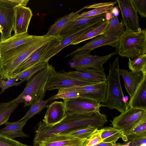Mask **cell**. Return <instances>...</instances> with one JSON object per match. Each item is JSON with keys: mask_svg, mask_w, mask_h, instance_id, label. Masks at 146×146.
Wrapping results in <instances>:
<instances>
[{"mask_svg": "<svg viewBox=\"0 0 146 146\" xmlns=\"http://www.w3.org/2000/svg\"><path fill=\"white\" fill-rule=\"evenodd\" d=\"M107 121V115L100 111L67 116L60 123L52 126H47L40 121L36 127L34 145L38 146L44 139L55 133L70 131L88 126L99 129Z\"/></svg>", "mask_w": 146, "mask_h": 146, "instance_id": "1", "label": "cell"}, {"mask_svg": "<svg viewBox=\"0 0 146 146\" xmlns=\"http://www.w3.org/2000/svg\"><path fill=\"white\" fill-rule=\"evenodd\" d=\"M57 36H37L35 38L12 49L0 56V77L11 78L16 69L32 53Z\"/></svg>", "mask_w": 146, "mask_h": 146, "instance_id": "2", "label": "cell"}, {"mask_svg": "<svg viewBox=\"0 0 146 146\" xmlns=\"http://www.w3.org/2000/svg\"><path fill=\"white\" fill-rule=\"evenodd\" d=\"M119 58L117 56L109 65V73L106 81L107 92L105 101L101 104V107L115 109L121 113L129 108L128 104L125 100L122 89L119 74Z\"/></svg>", "mask_w": 146, "mask_h": 146, "instance_id": "3", "label": "cell"}, {"mask_svg": "<svg viewBox=\"0 0 146 146\" xmlns=\"http://www.w3.org/2000/svg\"><path fill=\"white\" fill-rule=\"evenodd\" d=\"M54 70V67L49 64L27 80L22 92L15 98L8 102L11 104L24 103V108L31 106L34 101L45 91L46 83Z\"/></svg>", "mask_w": 146, "mask_h": 146, "instance_id": "4", "label": "cell"}, {"mask_svg": "<svg viewBox=\"0 0 146 146\" xmlns=\"http://www.w3.org/2000/svg\"><path fill=\"white\" fill-rule=\"evenodd\" d=\"M116 50L120 56L130 59L146 54V29L138 32L126 30L119 38Z\"/></svg>", "mask_w": 146, "mask_h": 146, "instance_id": "5", "label": "cell"}, {"mask_svg": "<svg viewBox=\"0 0 146 146\" xmlns=\"http://www.w3.org/2000/svg\"><path fill=\"white\" fill-rule=\"evenodd\" d=\"M92 50H83L76 52L71 56L72 58L69 62V66L76 70L88 68H93L104 71L103 64L113 56L118 54L116 50L114 52L105 56L92 55Z\"/></svg>", "mask_w": 146, "mask_h": 146, "instance_id": "6", "label": "cell"}, {"mask_svg": "<svg viewBox=\"0 0 146 146\" xmlns=\"http://www.w3.org/2000/svg\"><path fill=\"white\" fill-rule=\"evenodd\" d=\"M146 119V111L130 108L111 121L113 127L121 130L125 135L143 120Z\"/></svg>", "mask_w": 146, "mask_h": 146, "instance_id": "7", "label": "cell"}, {"mask_svg": "<svg viewBox=\"0 0 146 146\" xmlns=\"http://www.w3.org/2000/svg\"><path fill=\"white\" fill-rule=\"evenodd\" d=\"M105 18L94 21L85 25L68 35L62 37L60 45L47 50L42 56L37 63L48 62L49 60L62 49L71 45V43L88 31L99 25L106 21Z\"/></svg>", "mask_w": 146, "mask_h": 146, "instance_id": "8", "label": "cell"}, {"mask_svg": "<svg viewBox=\"0 0 146 146\" xmlns=\"http://www.w3.org/2000/svg\"><path fill=\"white\" fill-rule=\"evenodd\" d=\"M63 100L66 116L99 111L101 107V104L81 96Z\"/></svg>", "mask_w": 146, "mask_h": 146, "instance_id": "9", "label": "cell"}, {"mask_svg": "<svg viewBox=\"0 0 146 146\" xmlns=\"http://www.w3.org/2000/svg\"><path fill=\"white\" fill-rule=\"evenodd\" d=\"M15 6L12 0H0V34L1 40L11 36L13 31Z\"/></svg>", "mask_w": 146, "mask_h": 146, "instance_id": "10", "label": "cell"}, {"mask_svg": "<svg viewBox=\"0 0 146 146\" xmlns=\"http://www.w3.org/2000/svg\"><path fill=\"white\" fill-rule=\"evenodd\" d=\"M108 85L106 81L83 86L65 87L66 90L79 92L81 96L88 98L101 104L106 100Z\"/></svg>", "mask_w": 146, "mask_h": 146, "instance_id": "11", "label": "cell"}, {"mask_svg": "<svg viewBox=\"0 0 146 146\" xmlns=\"http://www.w3.org/2000/svg\"><path fill=\"white\" fill-rule=\"evenodd\" d=\"M96 82H89L65 74L63 72L54 70L48 79L45 90L50 91L74 86H83Z\"/></svg>", "mask_w": 146, "mask_h": 146, "instance_id": "12", "label": "cell"}, {"mask_svg": "<svg viewBox=\"0 0 146 146\" xmlns=\"http://www.w3.org/2000/svg\"><path fill=\"white\" fill-rule=\"evenodd\" d=\"M121 13L122 23L126 30L138 32L142 29L139 25L137 13L130 0H116Z\"/></svg>", "mask_w": 146, "mask_h": 146, "instance_id": "13", "label": "cell"}, {"mask_svg": "<svg viewBox=\"0 0 146 146\" xmlns=\"http://www.w3.org/2000/svg\"><path fill=\"white\" fill-rule=\"evenodd\" d=\"M62 38L61 36H58L34 51L14 71L11 78L15 77L37 64L42 56L47 50L60 45Z\"/></svg>", "mask_w": 146, "mask_h": 146, "instance_id": "14", "label": "cell"}, {"mask_svg": "<svg viewBox=\"0 0 146 146\" xmlns=\"http://www.w3.org/2000/svg\"><path fill=\"white\" fill-rule=\"evenodd\" d=\"M87 139H82L69 135L57 133L44 139L38 146H83Z\"/></svg>", "mask_w": 146, "mask_h": 146, "instance_id": "15", "label": "cell"}, {"mask_svg": "<svg viewBox=\"0 0 146 146\" xmlns=\"http://www.w3.org/2000/svg\"><path fill=\"white\" fill-rule=\"evenodd\" d=\"M15 18L13 26L14 34L28 33L29 25L33 15L29 7L17 6L14 7Z\"/></svg>", "mask_w": 146, "mask_h": 146, "instance_id": "16", "label": "cell"}, {"mask_svg": "<svg viewBox=\"0 0 146 146\" xmlns=\"http://www.w3.org/2000/svg\"><path fill=\"white\" fill-rule=\"evenodd\" d=\"M67 116L64 103L55 101L49 105L42 120L47 126H52L61 122Z\"/></svg>", "mask_w": 146, "mask_h": 146, "instance_id": "17", "label": "cell"}, {"mask_svg": "<svg viewBox=\"0 0 146 146\" xmlns=\"http://www.w3.org/2000/svg\"><path fill=\"white\" fill-rule=\"evenodd\" d=\"M66 75L86 81L99 82L106 81L107 75L104 71L93 68L63 72Z\"/></svg>", "mask_w": 146, "mask_h": 146, "instance_id": "18", "label": "cell"}, {"mask_svg": "<svg viewBox=\"0 0 146 146\" xmlns=\"http://www.w3.org/2000/svg\"><path fill=\"white\" fill-rule=\"evenodd\" d=\"M119 74L123 78L125 89L130 98L146 75L141 72H133L126 69H119Z\"/></svg>", "mask_w": 146, "mask_h": 146, "instance_id": "19", "label": "cell"}, {"mask_svg": "<svg viewBox=\"0 0 146 146\" xmlns=\"http://www.w3.org/2000/svg\"><path fill=\"white\" fill-rule=\"evenodd\" d=\"M37 36L29 35L28 33L14 34L9 38L0 41V56L8 51L27 42Z\"/></svg>", "mask_w": 146, "mask_h": 146, "instance_id": "20", "label": "cell"}, {"mask_svg": "<svg viewBox=\"0 0 146 146\" xmlns=\"http://www.w3.org/2000/svg\"><path fill=\"white\" fill-rule=\"evenodd\" d=\"M119 38H108L103 35H98L86 43L85 45L78 48L66 55L65 57L71 56L72 54L78 52L88 50H93L99 47L105 45L111 46L117 49L118 45Z\"/></svg>", "mask_w": 146, "mask_h": 146, "instance_id": "21", "label": "cell"}, {"mask_svg": "<svg viewBox=\"0 0 146 146\" xmlns=\"http://www.w3.org/2000/svg\"><path fill=\"white\" fill-rule=\"evenodd\" d=\"M105 13H104L97 16L78 19L74 17L67 22L60 31L59 36L64 37L85 25L95 20L105 18Z\"/></svg>", "mask_w": 146, "mask_h": 146, "instance_id": "22", "label": "cell"}, {"mask_svg": "<svg viewBox=\"0 0 146 146\" xmlns=\"http://www.w3.org/2000/svg\"><path fill=\"white\" fill-rule=\"evenodd\" d=\"M130 108L146 111V76L139 84L128 103Z\"/></svg>", "mask_w": 146, "mask_h": 146, "instance_id": "23", "label": "cell"}, {"mask_svg": "<svg viewBox=\"0 0 146 146\" xmlns=\"http://www.w3.org/2000/svg\"><path fill=\"white\" fill-rule=\"evenodd\" d=\"M27 121H17L14 122L8 121L4 124L5 126L0 130V134L11 139L18 137H28L29 135L24 133L23 129Z\"/></svg>", "mask_w": 146, "mask_h": 146, "instance_id": "24", "label": "cell"}, {"mask_svg": "<svg viewBox=\"0 0 146 146\" xmlns=\"http://www.w3.org/2000/svg\"><path fill=\"white\" fill-rule=\"evenodd\" d=\"M117 3L115 0V1L94 3L90 5L86 6H84L85 9H94L89 11L83 12L81 14H78L74 18L78 19L97 16L105 13L110 10Z\"/></svg>", "mask_w": 146, "mask_h": 146, "instance_id": "25", "label": "cell"}, {"mask_svg": "<svg viewBox=\"0 0 146 146\" xmlns=\"http://www.w3.org/2000/svg\"><path fill=\"white\" fill-rule=\"evenodd\" d=\"M46 92V91H44L39 97L34 101L24 116L18 121H28L35 115L39 113L44 109L48 108L49 105L47 104L55 100L54 95L46 100H43Z\"/></svg>", "mask_w": 146, "mask_h": 146, "instance_id": "26", "label": "cell"}, {"mask_svg": "<svg viewBox=\"0 0 146 146\" xmlns=\"http://www.w3.org/2000/svg\"><path fill=\"white\" fill-rule=\"evenodd\" d=\"M84 9V6L75 12H72L58 19L50 27L46 35L48 36H59L60 31L67 22L79 14Z\"/></svg>", "mask_w": 146, "mask_h": 146, "instance_id": "27", "label": "cell"}, {"mask_svg": "<svg viewBox=\"0 0 146 146\" xmlns=\"http://www.w3.org/2000/svg\"><path fill=\"white\" fill-rule=\"evenodd\" d=\"M111 15L109 24L102 35L108 38H119L126 30L118 17Z\"/></svg>", "mask_w": 146, "mask_h": 146, "instance_id": "28", "label": "cell"}, {"mask_svg": "<svg viewBox=\"0 0 146 146\" xmlns=\"http://www.w3.org/2000/svg\"><path fill=\"white\" fill-rule=\"evenodd\" d=\"M102 129L101 136L103 141L116 144V141L121 138L124 141L126 142L125 136L121 130L112 127H106Z\"/></svg>", "mask_w": 146, "mask_h": 146, "instance_id": "29", "label": "cell"}, {"mask_svg": "<svg viewBox=\"0 0 146 146\" xmlns=\"http://www.w3.org/2000/svg\"><path fill=\"white\" fill-rule=\"evenodd\" d=\"M109 22L110 21H106L99 25L88 31L72 42L71 45H76L81 42L102 35L106 29Z\"/></svg>", "mask_w": 146, "mask_h": 146, "instance_id": "30", "label": "cell"}, {"mask_svg": "<svg viewBox=\"0 0 146 146\" xmlns=\"http://www.w3.org/2000/svg\"><path fill=\"white\" fill-rule=\"evenodd\" d=\"M129 70L133 72H142L146 75V54L139 55L132 60L129 59Z\"/></svg>", "mask_w": 146, "mask_h": 146, "instance_id": "31", "label": "cell"}, {"mask_svg": "<svg viewBox=\"0 0 146 146\" xmlns=\"http://www.w3.org/2000/svg\"><path fill=\"white\" fill-rule=\"evenodd\" d=\"M49 64L48 62L37 63L15 77L17 78L18 81L20 80V81L22 83L30 79L36 73L46 67Z\"/></svg>", "mask_w": 146, "mask_h": 146, "instance_id": "32", "label": "cell"}, {"mask_svg": "<svg viewBox=\"0 0 146 146\" xmlns=\"http://www.w3.org/2000/svg\"><path fill=\"white\" fill-rule=\"evenodd\" d=\"M18 104L0 102V126L8 121L11 113L18 106Z\"/></svg>", "mask_w": 146, "mask_h": 146, "instance_id": "33", "label": "cell"}, {"mask_svg": "<svg viewBox=\"0 0 146 146\" xmlns=\"http://www.w3.org/2000/svg\"><path fill=\"white\" fill-rule=\"evenodd\" d=\"M126 142L135 139L146 137V119H145L125 135Z\"/></svg>", "mask_w": 146, "mask_h": 146, "instance_id": "34", "label": "cell"}, {"mask_svg": "<svg viewBox=\"0 0 146 146\" xmlns=\"http://www.w3.org/2000/svg\"><path fill=\"white\" fill-rule=\"evenodd\" d=\"M97 129L91 126L74 129L70 131L59 133L69 135L80 138L85 139L88 138Z\"/></svg>", "mask_w": 146, "mask_h": 146, "instance_id": "35", "label": "cell"}, {"mask_svg": "<svg viewBox=\"0 0 146 146\" xmlns=\"http://www.w3.org/2000/svg\"><path fill=\"white\" fill-rule=\"evenodd\" d=\"M102 131V128L97 129L86 139L83 146H96L103 141L101 136Z\"/></svg>", "mask_w": 146, "mask_h": 146, "instance_id": "36", "label": "cell"}, {"mask_svg": "<svg viewBox=\"0 0 146 146\" xmlns=\"http://www.w3.org/2000/svg\"><path fill=\"white\" fill-rule=\"evenodd\" d=\"M81 94L79 92L66 90L64 88L58 89V93L54 95V99H69L81 96Z\"/></svg>", "mask_w": 146, "mask_h": 146, "instance_id": "37", "label": "cell"}, {"mask_svg": "<svg viewBox=\"0 0 146 146\" xmlns=\"http://www.w3.org/2000/svg\"><path fill=\"white\" fill-rule=\"evenodd\" d=\"M137 12L143 18L146 17V0H130Z\"/></svg>", "mask_w": 146, "mask_h": 146, "instance_id": "38", "label": "cell"}, {"mask_svg": "<svg viewBox=\"0 0 146 146\" xmlns=\"http://www.w3.org/2000/svg\"><path fill=\"white\" fill-rule=\"evenodd\" d=\"M17 81L18 80L16 77L6 80H3L0 77V88H1L0 94L10 87L19 86L22 84L20 81L17 82Z\"/></svg>", "mask_w": 146, "mask_h": 146, "instance_id": "39", "label": "cell"}, {"mask_svg": "<svg viewBox=\"0 0 146 146\" xmlns=\"http://www.w3.org/2000/svg\"><path fill=\"white\" fill-rule=\"evenodd\" d=\"M0 146H30L0 134Z\"/></svg>", "mask_w": 146, "mask_h": 146, "instance_id": "40", "label": "cell"}, {"mask_svg": "<svg viewBox=\"0 0 146 146\" xmlns=\"http://www.w3.org/2000/svg\"><path fill=\"white\" fill-rule=\"evenodd\" d=\"M146 137L140 138L129 141V146H140L143 143H146Z\"/></svg>", "mask_w": 146, "mask_h": 146, "instance_id": "41", "label": "cell"}, {"mask_svg": "<svg viewBox=\"0 0 146 146\" xmlns=\"http://www.w3.org/2000/svg\"><path fill=\"white\" fill-rule=\"evenodd\" d=\"M13 2L17 6L26 7L28 4L29 0H12Z\"/></svg>", "mask_w": 146, "mask_h": 146, "instance_id": "42", "label": "cell"}, {"mask_svg": "<svg viewBox=\"0 0 146 146\" xmlns=\"http://www.w3.org/2000/svg\"><path fill=\"white\" fill-rule=\"evenodd\" d=\"M118 6L112 7L110 10L111 14L117 17L119 15V11Z\"/></svg>", "mask_w": 146, "mask_h": 146, "instance_id": "43", "label": "cell"}, {"mask_svg": "<svg viewBox=\"0 0 146 146\" xmlns=\"http://www.w3.org/2000/svg\"><path fill=\"white\" fill-rule=\"evenodd\" d=\"M117 144H114L111 143L102 141L96 146H117Z\"/></svg>", "mask_w": 146, "mask_h": 146, "instance_id": "44", "label": "cell"}, {"mask_svg": "<svg viewBox=\"0 0 146 146\" xmlns=\"http://www.w3.org/2000/svg\"><path fill=\"white\" fill-rule=\"evenodd\" d=\"M105 18L106 21H109L112 16L111 14L110 10L105 13Z\"/></svg>", "mask_w": 146, "mask_h": 146, "instance_id": "45", "label": "cell"}, {"mask_svg": "<svg viewBox=\"0 0 146 146\" xmlns=\"http://www.w3.org/2000/svg\"><path fill=\"white\" fill-rule=\"evenodd\" d=\"M130 142H128L125 144L123 145H117V146H129Z\"/></svg>", "mask_w": 146, "mask_h": 146, "instance_id": "46", "label": "cell"}, {"mask_svg": "<svg viewBox=\"0 0 146 146\" xmlns=\"http://www.w3.org/2000/svg\"><path fill=\"white\" fill-rule=\"evenodd\" d=\"M140 146H146V143L142 144Z\"/></svg>", "mask_w": 146, "mask_h": 146, "instance_id": "47", "label": "cell"}, {"mask_svg": "<svg viewBox=\"0 0 146 146\" xmlns=\"http://www.w3.org/2000/svg\"><path fill=\"white\" fill-rule=\"evenodd\" d=\"M1 35L0 34V41L1 40Z\"/></svg>", "mask_w": 146, "mask_h": 146, "instance_id": "48", "label": "cell"}]
</instances>
